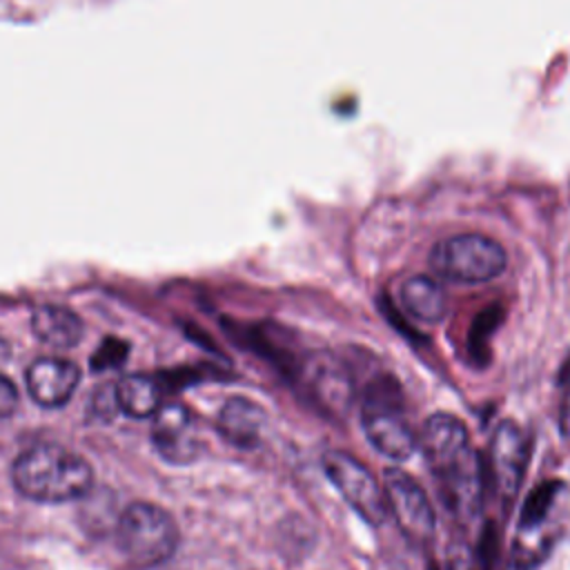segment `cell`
I'll return each instance as SVG.
<instances>
[{
    "mask_svg": "<svg viewBox=\"0 0 570 570\" xmlns=\"http://www.w3.org/2000/svg\"><path fill=\"white\" fill-rule=\"evenodd\" d=\"M13 488L38 503H67L89 494L91 465L58 443H36L20 452L11 465Z\"/></svg>",
    "mask_w": 570,
    "mask_h": 570,
    "instance_id": "1",
    "label": "cell"
},
{
    "mask_svg": "<svg viewBox=\"0 0 570 570\" xmlns=\"http://www.w3.org/2000/svg\"><path fill=\"white\" fill-rule=\"evenodd\" d=\"M116 548L136 568H156L169 561L178 548L174 517L149 501L129 503L116 521Z\"/></svg>",
    "mask_w": 570,
    "mask_h": 570,
    "instance_id": "2",
    "label": "cell"
},
{
    "mask_svg": "<svg viewBox=\"0 0 570 570\" xmlns=\"http://www.w3.org/2000/svg\"><path fill=\"white\" fill-rule=\"evenodd\" d=\"M428 263L445 281L488 283L505 269L508 254L494 238L468 232L439 240L430 249Z\"/></svg>",
    "mask_w": 570,
    "mask_h": 570,
    "instance_id": "3",
    "label": "cell"
},
{
    "mask_svg": "<svg viewBox=\"0 0 570 570\" xmlns=\"http://www.w3.org/2000/svg\"><path fill=\"white\" fill-rule=\"evenodd\" d=\"M323 470L350 508L370 525H381L390 510L379 479L350 452L330 450L323 454Z\"/></svg>",
    "mask_w": 570,
    "mask_h": 570,
    "instance_id": "4",
    "label": "cell"
},
{
    "mask_svg": "<svg viewBox=\"0 0 570 570\" xmlns=\"http://www.w3.org/2000/svg\"><path fill=\"white\" fill-rule=\"evenodd\" d=\"M387 387L390 385H374L367 394L363 405V430L367 441L381 454L394 461H405L416 450V434Z\"/></svg>",
    "mask_w": 570,
    "mask_h": 570,
    "instance_id": "5",
    "label": "cell"
},
{
    "mask_svg": "<svg viewBox=\"0 0 570 570\" xmlns=\"http://www.w3.org/2000/svg\"><path fill=\"white\" fill-rule=\"evenodd\" d=\"M383 492L390 514L414 543H430L434 537V510L425 490L403 470L383 472Z\"/></svg>",
    "mask_w": 570,
    "mask_h": 570,
    "instance_id": "6",
    "label": "cell"
},
{
    "mask_svg": "<svg viewBox=\"0 0 570 570\" xmlns=\"http://www.w3.org/2000/svg\"><path fill=\"white\" fill-rule=\"evenodd\" d=\"M416 448L439 479L450 474L474 452L470 448L468 428L459 416L448 412H436L425 419L416 434Z\"/></svg>",
    "mask_w": 570,
    "mask_h": 570,
    "instance_id": "7",
    "label": "cell"
},
{
    "mask_svg": "<svg viewBox=\"0 0 570 570\" xmlns=\"http://www.w3.org/2000/svg\"><path fill=\"white\" fill-rule=\"evenodd\" d=\"M490 479L497 494L510 503L523 483L528 468V439L514 421H501L490 441Z\"/></svg>",
    "mask_w": 570,
    "mask_h": 570,
    "instance_id": "8",
    "label": "cell"
},
{
    "mask_svg": "<svg viewBox=\"0 0 570 570\" xmlns=\"http://www.w3.org/2000/svg\"><path fill=\"white\" fill-rule=\"evenodd\" d=\"M151 443L165 461L176 465L191 463L198 456L200 439L189 407L183 403H163L154 414Z\"/></svg>",
    "mask_w": 570,
    "mask_h": 570,
    "instance_id": "9",
    "label": "cell"
},
{
    "mask_svg": "<svg viewBox=\"0 0 570 570\" xmlns=\"http://www.w3.org/2000/svg\"><path fill=\"white\" fill-rule=\"evenodd\" d=\"M29 396L42 407L65 405L80 383V370L76 363L58 356L36 358L24 374Z\"/></svg>",
    "mask_w": 570,
    "mask_h": 570,
    "instance_id": "10",
    "label": "cell"
},
{
    "mask_svg": "<svg viewBox=\"0 0 570 570\" xmlns=\"http://www.w3.org/2000/svg\"><path fill=\"white\" fill-rule=\"evenodd\" d=\"M216 425L227 443L252 450L258 448L265 436L267 414L258 403L243 396H232L220 407Z\"/></svg>",
    "mask_w": 570,
    "mask_h": 570,
    "instance_id": "11",
    "label": "cell"
},
{
    "mask_svg": "<svg viewBox=\"0 0 570 570\" xmlns=\"http://www.w3.org/2000/svg\"><path fill=\"white\" fill-rule=\"evenodd\" d=\"M443 494L452 512L459 517H474L483 497V463L476 452H472L459 468L441 476Z\"/></svg>",
    "mask_w": 570,
    "mask_h": 570,
    "instance_id": "12",
    "label": "cell"
},
{
    "mask_svg": "<svg viewBox=\"0 0 570 570\" xmlns=\"http://www.w3.org/2000/svg\"><path fill=\"white\" fill-rule=\"evenodd\" d=\"M401 307L421 323H439L448 314V294L430 276H410L399 289Z\"/></svg>",
    "mask_w": 570,
    "mask_h": 570,
    "instance_id": "13",
    "label": "cell"
},
{
    "mask_svg": "<svg viewBox=\"0 0 570 570\" xmlns=\"http://www.w3.org/2000/svg\"><path fill=\"white\" fill-rule=\"evenodd\" d=\"M31 330L42 343L60 350L73 347L85 332L80 316L62 305H38L31 312Z\"/></svg>",
    "mask_w": 570,
    "mask_h": 570,
    "instance_id": "14",
    "label": "cell"
},
{
    "mask_svg": "<svg viewBox=\"0 0 570 570\" xmlns=\"http://www.w3.org/2000/svg\"><path fill=\"white\" fill-rule=\"evenodd\" d=\"M116 405L120 412L134 419L154 416L160 403V383L142 372L125 374L114 385Z\"/></svg>",
    "mask_w": 570,
    "mask_h": 570,
    "instance_id": "15",
    "label": "cell"
},
{
    "mask_svg": "<svg viewBox=\"0 0 570 570\" xmlns=\"http://www.w3.org/2000/svg\"><path fill=\"white\" fill-rule=\"evenodd\" d=\"M559 494V483L557 481H550V483H543V485H537L525 505H523V512H521V528H534L543 521V517L548 514L554 497Z\"/></svg>",
    "mask_w": 570,
    "mask_h": 570,
    "instance_id": "16",
    "label": "cell"
},
{
    "mask_svg": "<svg viewBox=\"0 0 570 570\" xmlns=\"http://www.w3.org/2000/svg\"><path fill=\"white\" fill-rule=\"evenodd\" d=\"M127 358V343L118 338H105L98 350L91 356V365L96 372L107 370V367H118Z\"/></svg>",
    "mask_w": 570,
    "mask_h": 570,
    "instance_id": "17",
    "label": "cell"
},
{
    "mask_svg": "<svg viewBox=\"0 0 570 570\" xmlns=\"http://www.w3.org/2000/svg\"><path fill=\"white\" fill-rule=\"evenodd\" d=\"M18 407V390L9 376L0 372V419H9Z\"/></svg>",
    "mask_w": 570,
    "mask_h": 570,
    "instance_id": "18",
    "label": "cell"
},
{
    "mask_svg": "<svg viewBox=\"0 0 570 570\" xmlns=\"http://www.w3.org/2000/svg\"><path fill=\"white\" fill-rule=\"evenodd\" d=\"M559 430L566 436H570V383H568V390H566V396L561 403V412H559Z\"/></svg>",
    "mask_w": 570,
    "mask_h": 570,
    "instance_id": "19",
    "label": "cell"
},
{
    "mask_svg": "<svg viewBox=\"0 0 570 570\" xmlns=\"http://www.w3.org/2000/svg\"><path fill=\"white\" fill-rule=\"evenodd\" d=\"M505 570H530V559L525 554H521V552H514L512 559L508 561Z\"/></svg>",
    "mask_w": 570,
    "mask_h": 570,
    "instance_id": "20",
    "label": "cell"
},
{
    "mask_svg": "<svg viewBox=\"0 0 570 570\" xmlns=\"http://www.w3.org/2000/svg\"><path fill=\"white\" fill-rule=\"evenodd\" d=\"M11 356V350H9V343L4 338H0V365L7 363Z\"/></svg>",
    "mask_w": 570,
    "mask_h": 570,
    "instance_id": "21",
    "label": "cell"
}]
</instances>
